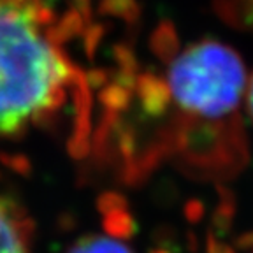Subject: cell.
Returning a JSON list of instances; mask_svg holds the SVG:
<instances>
[{
  "label": "cell",
  "instance_id": "3",
  "mask_svg": "<svg viewBox=\"0 0 253 253\" xmlns=\"http://www.w3.org/2000/svg\"><path fill=\"white\" fill-rule=\"evenodd\" d=\"M0 253H27L23 232L2 201H0Z\"/></svg>",
  "mask_w": 253,
  "mask_h": 253
},
{
  "label": "cell",
  "instance_id": "5",
  "mask_svg": "<svg viewBox=\"0 0 253 253\" xmlns=\"http://www.w3.org/2000/svg\"><path fill=\"white\" fill-rule=\"evenodd\" d=\"M69 253H134L130 248L118 239L104 236H86L81 237Z\"/></svg>",
  "mask_w": 253,
  "mask_h": 253
},
{
  "label": "cell",
  "instance_id": "7",
  "mask_svg": "<svg viewBox=\"0 0 253 253\" xmlns=\"http://www.w3.org/2000/svg\"><path fill=\"white\" fill-rule=\"evenodd\" d=\"M206 253H236V250L225 241H220L214 234L208 232L206 237Z\"/></svg>",
  "mask_w": 253,
  "mask_h": 253
},
{
  "label": "cell",
  "instance_id": "10",
  "mask_svg": "<svg viewBox=\"0 0 253 253\" xmlns=\"http://www.w3.org/2000/svg\"><path fill=\"white\" fill-rule=\"evenodd\" d=\"M245 106L246 111H248L250 118L253 122V74L248 78L246 81V90H245Z\"/></svg>",
  "mask_w": 253,
  "mask_h": 253
},
{
  "label": "cell",
  "instance_id": "1",
  "mask_svg": "<svg viewBox=\"0 0 253 253\" xmlns=\"http://www.w3.org/2000/svg\"><path fill=\"white\" fill-rule=\"evenodd\" d=\"M246 81L241 56L220 41H195L169 58L166 91L183 169L202 178H227L241 169Z\"/></svg>",
  "mask_w": 253,
  "mask_h": 253
},
{
  "label": "cell",
  "instance_id": "6",
  "mask_svg": "<svg viewBox=\"0 0 253 253\" xmlns=\"http://www.w3.org/2000/svg\"><path fill=\"white\" fill-rule=\"evenodd\" d=\"M104 229L113 239H130L135 232V221L130 218V214L126 213H111L104 221Z\"/></svg>",
  "mask_w": 253,
  "mask_h": 253
},
{
  "label": "cell",
  "instance_id": "9",
  "mask_svg": "<svg viewBox=\"0 0 253 253\" xmlns=\"http://www.w3.org/2000/svg\"><path fill=\"white\" fill-rule=\"evenodd\" d=\"M202 211L204 210H202V206L199 204V202H190V204L186 206V211H185L186 220H188L190 223H197L202 216Z\"/></svg>",
  "mask_w": 253,
  "mask_h": 253
},
{
  "label": "cell",
  "instance_id": "2",
  "mask_svg": "<svg viewBox=\"0 0 253 253\" xmlns=\"http://www.w3.org/2000/svg\"><path fill=\"white\" fill-rule=\"evenodd\" d=\"M62 67L32 14L0 0V135L20 130L46 109Z\"/></svg>",
  "mask_w": 253,
  "mask_h": 253
},
{
  "label": "cell",
  "instance_id": "11",
  "mask_svg": "<svg viewBox=\"0 0 253 253\" xmlns=\"http://www.w3.org/2000/svg\"><path fill=\"white\" fill-rule=\"evenodd\" d=\"M148 253H174V252H170V250H167V248H153Z\"/></svg>",
  "mask_w": 253,
  "mask_h": 253
},
{
  "label": "cell",
  "instance_id": "8",
  "mask_svg": "<svg viewBox=\"0 0 253 253\" xmlns=\"http://www.w3.org/2000/svg\"><path fill=\"white\" fill-rule=\"evenodd\" d=\"M234 246L243 253H252L253 252V230L243 232L241 236H237L234 239Z\"/></svg>",
  "mask_w": 253,
  "mask_h": 253
},
{
  "label": "cell",
  "instance_id": "4",
  "mask_svg": "<svg viewBox=\"0 0 253 253\" xmlns=\"http://www.w3.org/2000/svg\"><path fill=\"white\" fill-rule=\"evenodd\" d=\"M214 4L227 21L253 30V0H214Z\"/></svg>",
  "mask_w": 253,
  "mask_h": 253
}]
</instances>
